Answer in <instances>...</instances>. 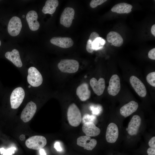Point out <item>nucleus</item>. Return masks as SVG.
<instances>
[{"label": "nucleus", "instance_id": "obj_1", "mask_svg": "<svg viewBox=\"0 0 155 155\" xmlns=\"http://www.w3.org/2000/svg\"><path fill=\"white\" fill-rule=\"evenodd\" d=\"M68 122L71 126L76 127L78 126L82 122L81 113L78 107L74 103L69 106L67 112Z\"/></svg>", "mask_w": 155, "mask_h": 155}, {"label": "nucleus", "instance_id": "obj_2", "mask_svg": "<svg viewBox=\"0 0 155 155\" xmlns=\"http://www.w3.org/2000/svg\"><path fill=\"white\" fill-rule=\"evenodd\" d=\"M79 63L76 60L72 59H63L58 64V67L62 72L73 73L78 70Z\"/></svg>", "mask_w": 155, "mask_h": 155}, {"label": "nucleus", "instance_id": "obj_3", "mask_svg": "<svg viewBox=\"0 0 155 155\" xmlns=\"http://www.w3.org/2000/svg\"><path fill=\"white\" fill-rule=\"evenodd\" d=\"M46 143L45 137L41 135L32 136L27 139L25 142L27 148L34 150L42 148Z\"/></svg>", "mask_w": 155, "mask_h": 155}, {"label": "nucleus", "instance_id": "obj_4", "mask_svg": "<svg viewBox=\"0 0 155 155\" xmlns=\"http://www.w3.org/2000/svg\"><path fill=\"white\" fill-rule=\"evenodd\" d=\"M25 96V92L21 87H18L12 91L10 97L11 108H18L23 102Z\"/></svg>", "mask_w": 155, "mask_h": 155}, {"label": "nucleus", "instance_id": "obj_5", "mask_svg": "<svg viewBox=\"0 0 155 155\" xmlns=\"http://www.w3.org/2000/svg\"><path fill=\"white\" fill-rule=\"evenodd\" d=\"M27 80L28 83L33 87L40 85L43 81L42 75L37 69L33 67H30L28 70Z\"/></svg>", "mask_w": 155, "mask_h": 155}, {"label": "nucleus", "instance_id": "obj_6", "mask_svg": "<svg viewBox=\"0 0 155 155\" xmlns=\"http://www.w3.org/2000/svg\"><path fill=\"white\" fill-rule=\"evenodd\" d=\"M37 109L36 104L32 101L28 102L22 111L20 116L21 120L26 123L32 119Z\"/></svg>", "mask_w": 155, "mask_h": 155}, {"label": "nucleus", "instance_id": "obj_7", "mask_svg": "<svg viewBox=\"0 0 155 155\" xmlns=\"http://www.w3.org/2000/svg\"><path fill=\"white\" fill-rule=\"evenodd\" d=\"M22 25L20 19L17 16H13L9 20L7 26L9 34L11 36H15L20 33Z\"/></svg>", "mask_w": 155, "mask_h": 155}, {"label": "nucleus", "instance_id": "obj_8", "mask_svg": "<svg viewBox=\"0 0 155 155\" xmlns=\"http://www.w3.org/2000/svg\"><path fill=\"white\" fill-rule=\"evenodd\" d=\"M74 15L75 11L73 8H65L60 16V24L66 27H70L72 24Z\"/></svg>", "mask_w": 155, "mask_h": 155}, {"label": "nucleus", "instance_id": "obj_9", "mask_svg": "<svg viewBox=\"0 0 155 155\" xmlns=\"http://www.w3.org/2000/svg\"><path fill=\"white\" fill-rule=\"evenodd\" d=\"M129 80L131 85L138 95L142 97H145L147 94V91L143 82L134 75L131 76Z\"/></svg>", "mask_w": 155, "mask_h": 155}, {"label": "nucleus", "instance_id": "obj_10", "mask_svg": "<svg viewBox=\"0 0 155 155\" xmlns=\"http://www.w3.org/2000/svg\"><path fill=\"white\" fill-rule=\"evenodd\" d=\"M97 143L96 139H91L90 137L86 135L80 136L77 139V144L88 150H91L93 149Z\"/></svg>", "mask_w": 155, "mask_h": 155}, {"label": "nucleus", "instance_id": "obj_11", "mask_svg": "<svg viewBox=\"0 0 155 155\" xmlns=\"http://www.w3.org/2000/svg\"><path fill=\"white\" fill-rule=\"evenodd\" d=\"M121 88L120 79L117 74H114L111 77L107 88L108 94L113 96L117 95Z\"/></svg>", "mask_w": 155, "mask_h": 155}, {"label": "nucleus", "instance_id": "obj_12", "mask_svg": "<svg viewBox=\"0 0 155 155\" xmlns=\"http://www.w3.org/2000/svg\"><path fill=\"white\" fill-rule=\"evenodd\" d=\"M119 130L117 125L111 123L108 126L106 133V139L107 142L114 143L117 140L119 136Z\"/></svg>", "mask_w": 155, "mask_h": 155}, {"label": "nucleus", "instance_id": "obj_13", "mask_svg": "<svg viewBox=\"0 0 155 155\" xmlns=\"http://www.w3.org/2000/svg\"><path fill=\"white\" fill-rule=\"evenodd\" d=\"M141 122L140 117L138 115H134L129 122L126 130L130 135H136L138 131Z\"/></svg>", "mask_w": 155, "mask_h": 155}, {"label": "nucleus", "instance_id": "obj_14", "mask_svg": "<svg viewBox=\"0 0 155 155\" xmlns=\"http://www.w3.org/2000/svg\"><path fill=\"white\" fill-rule=\"evenodd\" d=\"M90 85L93 91L98 96L101 95L105 88V81L103 78H100L97 81L95 78H92L90 82Z\"/></svg>", "mask_w": 155, "mask_h": 155}, {"label": "nucleus", "instance_id": "obj_15", "mask_svg": "<svg viewBox=\"0 0 155 155\" xmlns=\"http://www.w3.org/2000/svg\"><path fill=\"white\" fill-rule=\"evenodd\" d=\"M52 44L63 48H67L72 46L73 42L70 38L55 37L50 40Z\"/></svg>", "mask_w": 155, "mask_h": 155}, {"label": "nucleus", "instance_id": "obj_16", "mask_svg": "<svg viewBox=\"0 0 155 155\" xmlns=\"http://www.w3.org/2000/svg\"><path fill=\"white\" fill-rule=\"evenodd\" d=\"M82 130L86 135L90 137L97 136L100 133V130L92 122H87L83 124Z\"/></svg>", "mask_w": 155, "mask_h": 155}, {"label": "nucleus", "instance_id": "obj_17", "mask_svg": "<svg viewBox=\"0 0 155 155\" xmlns=\"http://www.w3.org/2000/svg\"><path fill=\"white\" fill-rule=\"evenodd\" d=\"M38 15L34 10L29 11L26 15V19L30 29L32 31L37 30L40 27V24L37 21Z\"/></svg>", "mask_w": 155, "mask_h": 155}, {"label": "nucleus", "instance_id": "obj_18", "mask_svg": "<svg viewBox=\"0 0 155 155\" xmlns=\"http://www.w3.org/2000/svg\"><path fill=\"white\" fill-rule=\"evenodd\" d=\"M138 107V103L132 100L120 108V113L122 115L126 117L136 111Z\"/></svg>", "mask_w": 155, "mask_h": 155}, {"label": "nucleus", "instance_id": "obj_19", "mask_svg": "<svg viewBox=\"0 0 155 155\" xmlns=\"http://www.w3.org/2000/svg\"><path fill=\"white\" fill-rule=\"evenodd\" d=\"M76 94L82 101H85L89 99L91 93L89 89L88 84L86 83H83L79 86L77 88Z\"/></svg>", "mask_w": 155, "mask_h": 155}, {"label": "nucleus", "instance_id": "obj_20", "mask_svg": "<svg viewBox=\"0 0 155 155\" xmlns=\"http://www.w3.org/2000/svg\"><path fill=\"white\" fill-rule=\"evenodd\" d=\"M5 56L16 67H20L22 66V63L19 53L17 50L14 49L11 52H7L5 54Z\"/></svg>", "mask_w": 155, "mask_h": 155}, {"label": "nucleus", "instance_id": "obj_21", "mask_svg": "<svg viewBox=\"0 0 155 155\" xmlns=\"http://www.w3.org/2000/svg\"><path fill=\"white\" fill-rule=\"evenodd\" d=\"M108 42L116 47L121 46L123 42L121 36L118 32L112 31L108 33L106 36Z\"/></svg>", "mask_w": 155, "mask_h": 155}, {"label": "nucleus", "instance_id": "obj_22", "mask_svg": "<svg viewBox=\"0 0 155 155\" xmlns=\"http://www.w3.org/2000/svg\"><path fill=\"white\" fill-rule=\"evenodd\" d=\"M132 6L125 3L117 4L114 5L111 9L113 12L118 13H128L131 11Z\"/></svg>", "mask_w": 155, "mask_h": 155}, {"label": "nucleus", "instance_id": "obj_23", "mask_svg": "<svg viewBox=\"0 0 155 155\" xmlns=\"http://www.w3.org/2000/svg\"><path fill=\"white\" fill-rule=\"evenodd\" d=\"M58 5L59 1L57 0H47L42 8V11L44 14H52L55 12Z\"/></svg>", "mask_w": 155, "mask_h": 155}, {"label": "nucleus", "instance_id": "obj_24", "mask_svg": "<svg viewBox=\"0 0 155 155\" xmlns=\"http://www.w3.org/2000/svg\"><path fill=\"white\" fill-rule=\"evenodd\" d=\"M106 41L102 38H97L92 42V48L94 50L100 49L103 47Z\"/></svg>", "mask_w": 155, "mask_h": 155}, {"label": "nucleus", "instance_id": "obj_25", "mask_svg": "<svg viewBox=\"0 0 155 155\" xmlns=\"http://www.w3.org/2000/svg\"><path fill=\"white\" fill-rule=\"evenodd\" d=\"M96 118L94 115H90L88 114H84L82 118V120L83 123L87 122H92L94 123L96 121Z\"/></svg>", "mask_w": 155, "mask_h": 155}, {"label": "nucleus", "instance_id": "obj_26", "mask_svg": "<svg viewBox=\"0 0 155 155\" xmlns=\"http://www.w3.org/2000/svg\"><path fill=\"white\" fill-rule=\"evenodd\" d=\"M146 80L150 85L155 87V72L149 73L147 76Z\"/></svg>", "mask_w": 155, "mask_h": 155}, {"label": "nucleus", "instance_id": "obj_27", "mask_svg": "<svg viewBox=\"0 0 155 155\" xmlns=\"http://www.w3.org/2000/svg\"><path fill=\"white\" fill-rule=\"evenodd\" d=\"M16 148L12 147L5 150L3 148H0V152L2 155H12L15 153Z\"/></svg>", "mask_w": 155, "mask_h": 155}, {"label": "nucleus", "instance_id": "obj_28", "mask_svg": "<svg viewBox=\"0 0 155 155\" xmlns=\"http://www.w3.org/2000/svg\"><path fill=\"white\" fill-rule=\"evenodd\" d=\"M90 108L92 111V113L94 115H99L101 114L102 110L101 106L99 105L91 106Z\"/></svg>", "mask_w": 155, "mask_h": 155}, {"label": "nucleus", "instance_id": "obj_29", "mask_svg": "<svg viewBox=\"0 0 155 155\" xmlns=\"http://www.w3.org/2000/svg\"><path fill=\"white\" fill-rule=\"evenodd\" d=\"M106 1V0H92L90 3V6L92 8H94L98 5L102 4Z\"/></svg>", "mask_w": 155, "mask_h": 155}, {"label": "nucleus", "instance_id": "obj_30", "mask_svg": "<svg viewBox=\"0 0 155 155\" xmlns=\"http://www.w3.org/2000/svg\"><path fill=\"white\" fill-rule=\"evenodd\" d=\"M92 42L90 39H88L87 41L86 49L87 51L89 53H91L94 51V50L92 48Z\"/></svg>", "mask_w": 155, "mask_h": 155}, {"label": "nucleus", "instance_id": "obj_31", "mask_svg": "<svg viewBox=\"0 0 155 155\" xmlns=\"http://www.w3.org/2000/svg\"><path fill=\"white\" fill-rule=\"evenodd\" d=\"M99 37L100 36L96 32H94L91 34L89 39L93 42L96 38Z\"/></svg>", "mask_w": 155, "mask_h": 155}, {"label": "nucleus", "instance_id": "obj_32", "mask_svg": "<svg viewBox=\"0 0 155 155\" xmlns=\"http://www.w3.org/2000/svg\"><path fill=\"white\" fill-rule=\"evenodd\" d=\"M149 58L152 59H155V48L151 49L148 53Z\"/></svg>", "mask_w": 155, "mask_h": 155}, {"label": "nucleus", "instance_id": "obj_33", "mask_svg": "<svg viewBox=\"0 0 155 155\" xmlns=\"http://www.w3.org/2000/svg\"><path fill=\"white\" fill-rule=\"evenodd\" d=\"M155 137H152L150 140L148 142L149 146L152 148H155Z\"/></svg>", "mask_w": 155, "mask_h": 155}, {"label": "nucleus", "instance_id": "obj_34", "mask_svg": "<svg viewBox=\"0 0 155 155\" xmlns=\"http://www.w3.org/2000/svg\"><path fill=\"white\" fill-rule=\"evenodd\" d=\"M147 153L148 155H155V148H149L147 150Z\"/></svg>", "mask_w": 155, "mask_h": 155}, {"label": "nucleus", "instance_id": "obj_35", "mask_svg": "<svg viewBox=\"0 0 155 155\" xmlns=\"http://www.w3.org/2000/svg\"><path fill=\"white\" fill-rule=\"evenodd\" d=\"M54 148L57 151H61L62 150L60 144L59 142H56L54 144Z\"/></svg>", "mask_w": 155, "mask_h": 155}, {"label": "nucleus", "instance_id": "obj_36", "mask_svg": "<svg viewBox=\"0 0 155 155\" xmlns=\"http://www.w3.org/2000/svg\"><path fill=\"white\" fill-rule=\"evenodd\" d=\"M151 32L152 35L155 36V24H154L152 26L151 28Z\"/></svg>", "mask_w": 155, "mask_h": 155}, {"label": "nucleus", "instance_id": "obj_37", "mask_svg": "<svg viewBox=\"0 0 155 155\" xmlns=\"http://www.w3.org/2000/svg\"><path fill=\"white\" fill-rule=\"evenodd\" d=\"M39 153L40 155H46L45 150L42 148L40 149Z\"/></svg>", "mask_w": 155, "mask_h": 155}, {"label": "nucleus", "instance_id": "obj_38", "mask_svg": "<svg viewBox=\"0 0 155 155\" xmlns=\"http://www.w3.org/2000/svg\"><path fill=\"white\" fill-rule=\"evenodd\" d=\"M20 140L23 141L25 139V137L24 135H21L20 137Z\"/></svg>", "mask_w": 155, "mask_h": 155}, {"label": "nucleus", "instance_id": "obj_39", "mask_svg": "<svg viewBox=\"0 0 155 155\" xmlns=\"http://www.w3.org/2000/svg\"><path fill=\"white\" fill-rule=\"evenodd\" d=\"M25 17V16H24V15H23V16H22V17H23V18H24Z\"/></svg>", "mask_w": 155, "mask_h": 155}, {"label": "nucleus", "instance_id": "obj_40", "mask_svg": "<svg viewBox=\"0 0 155 155\" xmlns=\"http://www.w3.org/2000/svg\"><path fill=\"white\" fill-rule=\"evenodd\" d=\"M31 87V85H30L28 86V87L29 88H30V87Z\"/></svg>", "mask_w": 155, "mask_h": 155}, {"label": "nucleus", "instance_id": "obj_41", "mask_svg": "<svg viewBox=\"0 0 155 155\" xmlns=\"http://www.w3.org/2000/svg\"><path fill=\"white\" fill-rule=\"evenodd\" d=\"M1 41L0 40V46L1 45Z\"/></svg>", "mask_w": 155, "mask_h": 155}]
</instances>
